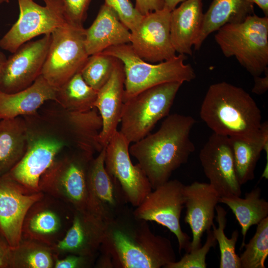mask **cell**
Listing matches in <instances>:
<instances>
[{"label": "cell", "instance_id": "cell-1", "mask_svg": "<svg viewBox=\"0 0 268 268\" xmlns=\"http://www.w3.org/2000/svg\"><path fill=\"white\" fill-rule=\"evenodd\" d=\"M99 252L110 259L113 268H165L176 261L171 241L153 233L147 221L129 209L107 223Z\"/></svg>", "mask_w": 268, "mask_h": 268}, {"label": "cell", "instance_id": "cell-2", "mask_svg": "<svg viewBox=\"0 0 268 268\" xmlns=\"http://www.w3.org/2000/svg\"><path fill=\"white\" fill-rule=\"evenodd\" d=\"M196 122L190 116L168 115L158 131L129 147L130 154L137 161L152 190L169 180L195 150L190 134Z\"/></svg>", "mask_w": 268, "mask_h": 268}, {"label": "cell", "instance_id": "cell-3", "mask_svg": "<svg viewBox=\"0 0 268 268\" xmlns=\"http://www.w3.org/2000/svg\"><path fill=\"white\" fill-rule=\"evenodd\" d=\"M200 116L216 134L249 141L262 136V115L255 100L242 88L225 81L209 86Z\"/></svg>", "mask_w": 268, "mask_h": 268}, {"label": "cell", "instance_id": "cell-4", "mask_svg": "<svg viewBox=\"0 0 268 268\" xmlns=\"http://www.w3.org/2000/svg\"><path fill=\"white\" fill-rule=\"evenodd\" d=\"M101 53L116 58L123 64L125 74L124 102L157 85L171 82L183 83L196 78L193 67L184 63L186 55L179 54L169 60L154 64L141 59L130 44L111 47Z\"/></svg>", "mask_w": 268, "mask_h": 268}, {"label": "cell", "instance_id": "cell-5", "mask_svg": "<svg viewBox=\"0 0 268 268\" xmlns=\"http://www.w3.org/2000/svg\"><path fill=\"white\" fill-rule=\"evenodd\" d=\"M214 35L227 58L234 57L253 77L260 76L268 66V17L253 13L243 21L226 24Z\"/></svg>", "mask_w": 268, "mask_h": 268}, {"label": "cell", "instance_id": "cell-6", "mask_svg": "<svg viewBox=\"0 0 268 268\" xmlns=\"http://www.w3.org/2000/svg\"><path fill=\"white\" fill-rule=\"evenodd\" d=\"M93 155L65 148L40 178L41 192L69 205L74 210H87L88 173Z\"/></svg>", "mask_w": 268, "mask_h": 268}, {"label": "cell", "instance_id": "cell-7", "mask_svg": "<svg viewBox=\"0 0 268 268\" xmlns=\"http://www.w3.org/2000/svg\"><path fill=\"white\" fill-rule=\"evenodd\" d=\"M27 146L20 161L3 175L32 192H40L39 182L57 155L68 148L65 140L33 115L24 116Z\"/></svg>", "mask_w": 268, "mask_h": 268}, {"label": "cell", "instance_id": "cell-8", "mask_svg": "<svg viewBox=\"0 0 268 268\" xmlns=\"http://www.w3.org/2000/svg\"><path fill=\"white\" fill-rule=\"evenodd\" d=\"M182 84L157 85L124 102L119 132L130 144L146 136L159 120L169 115Z\"/></svg>", "mask_w": 268, "mask_h": 268}, {"label": "cell", "instance_id": "cell-9", "mask_svg": "<svg viewBox=\"0 0 268 268\" xmlns=\"http://www.w3.org/2000/svg\"><path fill=\"white\" fill-rule=\"evenodd\" d=\"M84 30L83 27L68 23L51 33L41 75L57 89L80 72L89 57L84 44Z\"/></svg>", "mask_w": 268, "mask_h": 268}, {"label": "cell", "instance_id": "cell-10", "mask_svg": "<svg viewBox=\"0 0 268 268\" xmlns=\"http://www.w3.org/2000/svg\"><path fill=\"white\" fill-rule=\"evenodd\" d=\"M44 5L34 0H17L19 15L16 22L0 39V47L11 53L32 38L51 34L68 24L61 0H43Z\"/></svg>", "mask_w": 268, "mask_h": 268}, {"label": "cell", "instance_id": "cell-11", "mask_svg": "<svg viewBox=\"0 0 268 268\" xmlns=\"http://www.w3.org/2000/svg\"><path fill=\"white\" fill-rule=\"evenodd\" d=\"M184 185L178 180H168L152 190L133 211L137 219L154 221L176 237L179 251L190 250V238L183 232L180 217L185 207Z\"/></svg>", "mask_w": 268, "mask_h": 268}, {"label": "cell", "instance_id": "cell-12", "mask_svg": "<svg viewBox=\"0 0 268 268\" xmlns=\"http://www.w3.org/2000/svg\"><path fill=\"white\" fill-rule=\"evenodd\" d=\"M74 209L65 202L44 194L28 209L23 223L21 237L53 247L70 227Z\"/></svg>", "mask_w": 268, "mask_h": 268}, {"label": "cell", "instance_id": "cell-13", "mask_svg": "<svg viewBox=\"0 0 268 268\" xmlns=\"http://www.w3.org/2000/svg\"><path fill=\"white\" fill-rule=\"evenodd\" d=\"M105 157V147L90 163L87 210L108 223L127 211L129 203L119 182L106 171Z\"/></svg>", "mask_w": 268, "mask_h": 268}, {"label": "cell", "instance_id": "cell-14", "mask_svg": "<svg viewBox=\"0 0 268 268\" xmlns=\"http://www.w3.org/2000/svg\"><path fill=\"white\" fill-rule=\"evenodd\" d=\"M130 143L118 131L105 147V167L120 184L129 203L136 207L152 190L150 182L138 163L133 164Z\"/></svg>", "mask_w": 268, "mask_h": 268}, {"label": "cell", "instance_id": "cell-15", "mask_svg": "<svg viewBox=\"0 0 268 268\" xmlns=\"http://www.w3.org/2000/svg\"><path fill=\"white\" fill-rule=\"evenodd\" d=\"M51 41V34L21 45L6 59L0 78V91L12 93L31 85L41 75Z\"/></svg>", "mask_w": 268, "mask_h": 268}, {"label": "cell", "instance_id": "cell-16", "mask_svg": "<svg viewBox=\"0 0 268 268\" xmlns=\"http://www.w3.org/2000/svg\"><path fill=\"white\" fill-rule=\"evenodd\" d=\"M170 12L163 8L144 15L131 32L130 44L143 61L160 63L176 56L170 37Z\"/></svg>", "mask_w": 268, "mask_h": 268}, {"label": "cell", "instance_id": "cell-17", "mask_svg": "<svg viewBox=\"0 0 268 268\" xmlns=\"http://www.w3.org/2000/svg\"><path fill=\"white\" fill-rule=\"evenodd\" d=\"M199 158L209 184L220 197L241 195L229 137L213 133L201 149Z\"/></svg>", "mask_w": 268, "mask_h": 268}, {"label": "cell", "instance_id": "cell-18", "mask_svg": "<svg viewBox=\"0 0 268 268\" xmlns=\"http://www.w3.org/2000/svg\"><path fill=\"white\" fill-rule=\"evenodd\" d=\"M5 176L0 177V230L12 249L21 238L23 223L31 205L43 197Z\"/></svg>", "mask_w": 268, "mask_h": 268}, {"label": "cell", "instance_id": "cell-19", "mask_svg": "<svg viewBox=\"0 0 268 268\" xmlns=\"http://www.w3.org/2000/svg\"><path fill=\"white\" fill-rule=\"evenodd\" d=\"M107 223L88 210H74L72 224L53 249L58 257L69 254L98 256Z\"/></svg>", "mask_w": 268, "mask_h": 268}, {"label": "cell", "instance_id": "cell-20", "mask_svg": "<svg viewBox=\"0 0 268 268\" xmlns=\"http://www.w3.org/2000/svg\"><path fill=\"white\" fill-rule=\"evenodd\" d=\"M184 194L186 208L185 221L189 225L193 236L191 251L201 246V237L214 224L215 207L220 197L209 183L197 181L185 185Z\"/></svg>", "mask_w": 268, "mask_h": 268}, {"label": "cell", "instance_id": "cell-21", "mask_svg": "<svg viewBox=\"0 0 268 268\" xmlns=\"http://www.w3.org/2000/svg\"><path fill=\"white\" fill-rule=\"evenodd\" d=\"M125 80L124 66L118 59L110 77L97 92L94 107L102 121L99 141L103 147L118 131L124 104Z\"/></svg>", "mask_w": 268, "mask_h": 268}, {"label": "cell", "instance_id": "cell-22", "mask_svg": "<svg viewBox=\"0 0 268 268\" xmlns=\"http://www.w3.org/2000/svg\"><path fill=\"white\" fill-rule=\"evenodd\" d=\"M202 0H186L170 12V37L179 54L192 55L203 18Z\"/></svg>", "mask_w": 268, "mask_h": 268}, {"label": "cell", "instance_id": "cell-23", "mask_svg": "<svg viewBox=\"0 0 268 268\" xmlns=\"http://www.w3.org/2000/svg\"><path fill=\"white\" fill-rule=\"evenodd\" d=\"M131 32L110 7L103 4L97 15L84 30V44L89 56L106 49L130 43Z\"/></svg>", "mask_w": 268, "mask_h": 268}, {"label": "cell", "instance_id": "cell-24", "mask_svg": "<svg viewBox=\"0 0 268 268\" xmlns=\"http://www.w3.org/2000/svg\"><path fill=\"white\" fill-rule=\"evenodd\" d=\"M57 88L40 75L28 87L12 93L0 91V120L31 115L56 100Z\"/></svg>", "mask_w": 268, "mask_h": 268}, {"label": "cell", "instance_id": "cell-25", "mask_svg": "<svg viewBox=\"0 0 268 268\" xmlns=\"http://www.w3.org/2000/svg\"><path fill=\"white\" fill-rule=\"evenodd\" d=\"M253 13L254 4L246 0H213L203 14L195 49L199 50L205 39L223 25L242 22Z\"/></svg>", "mask_w": 268, "mask_h": 268}, {"label": "cell", "instance_id": "cell-26", "mask_svg": "<svg viewBox=\"0 0 268 268\" xmlns=\"http://www.w3.org/2000/svg\"><path fill=\"white\" fill-rule=\"evenodd\" d=\"M27 146L26 127L22 116L0 120V177L20 161Z\"/></svg>", "mask_w": 268, "mask_h": 268}, {"label": "cell", "instance_id": "cell-27", "mask_svg": "<svg viewBox=\"0 0 268 268\" xmlns=\"http://www.w3.org/2000/svg\"><path fill=\"white\" fill-rule=\"evenodd\" d=\"M219 202L227 205L235 215L241 228L243 236L241 249H243L249 228L257 225L268 216V202L261 198V189L258 187L245 195L220 197Z\"/></svg>", "mask_w": 268, "mask_h": 268}, {"label": "cell", "instance_id": "cell-28", "mask_svg": "<svg viewBox=\"0 0 268 268\" xmlns=\"http://www.w3.org/2000/svg\"><path fill=\"white\" fill-rule=\"evenodd\" d=\"M262 136L255 141L238 137H229L232 148L235 170L240 184L242 185L255 178V171L263 149L268 151V125L262 124Z\"/></svg>", "mask_w": 268, "mask_h": 268}, {"label": "cell", "instance_id": "cell-29", "mask_svg": "<svg viewBox=\"0 0 268 268\" xmlns=\"http://www.w3.org/2000/svg\"><path fill=\"white\" fill-rule=\"evenodd\" d=\"M97 92L78 72L57 89L55 102L69 111L85 112L95 108Z\"/></svg>", "mask_w": 268, "mask_h": 268}, {"label": "cell", "instance_id": "cell-30", "mask_svg": "<svg viewBox=\"0 0 268 268\" xmlns=\"http://www.w3.org/2000/svg\"><path fill=\"white\" fill-rule=\"evenodd\" d=\"M55 258L52 247L21 237L12 249L11 268H54Z\"/></svg>", "mask_w": 268, "mask_h": 268}, {"label": "cell", "instance_id": "cell-31", "mask_svg": "<svg viewBox=\"0 0 268 268\" xmlns=\"http://www.w3.org/2000/svg\"><path fill=\"white\" fill-rule=\"evenodd\" d=\"M216 220L218 223L216 227L213 224L212 226V233L218 242L220 252V268H241L239 256L235 251L236 244L239 237L237 230L233 231L230 238L225 235L224 230L227 224V211L221 206L217 205Z\"/></svg>", "mask_w": 268, "mask_h": 268}, {"label": "cell", "instance_id": "cell-32", "mask_svg": "<svg viewBox=\"0 0 268 268\" xmlns=\"http://www.w3.org/2000/svg\"><path fill=\"white\" fill-rule=\"evenodd\" d=\"M239 256L241 268H265L268 255V217L257 224L256 232Z\"/></svg>", "mask_w": 268, "mask_h": 268}, {"label": "cell", "instance_id": "cell-33", "mask_svg": "<svg viewBox=\"0 0 268 268\" xmlns=\"http://www.w3.org/2000/svg\"><path fill=\"white\" fill-rule=\"evenodd\" d=\"M117 61L116 58L102 53L91 55L80 72L86 83L98 91L110 77Z\"/></svg>", "mask_w": 268, "mask_h": 268}, {"label": "cell", "instance_id": "cell-34", "mask_svg": "<svg viewBox=\"0 0 268 268\" xmlns=\"http://www.w3.org/2000/svg\"><path fill=\"white\" fill-rule=\"evenodd\" d=\"M206 233V239L203 246L186 253L179 261L167 265L165 268H206V255L217 244L212 231L207 230Z\"/></svg>", "mask_w": 268, "mask_h": 268}, {"label": "cell", "instance_id": "cell-35", "mask_svg": "<svg viewBox=\"0 0 268 268\" xmlns=\"http://www.w3.org/2000/svg\"><path fill=\"white\" fill-rule=\"evenodd\" d=\"M104 3L115 11L130 32L136 28L142 17L129 0H105Z\"/></svg>", "mask_w": 268, "mask_h": 268}, {"label": "cell", "instance_id": "cell-36", "mask_svg": "<svg viewBox=\"0 0 268 268\" xmlns=\"http://www.w3.org/2000/svg\"><path fill=\"white\" fill-rule=\"evenodd\" d=\"M68 23L83 28L87 11L91 0H61Z\"/></svg>", "mask_w": 268, "mask_h": 268}, {"label": "cell", "instance_id": "cell-37", "mask_svg": "<svg viewBox=\"0 0 268 268\" xmlns=\"http://www.w3.org/2000/svg\"><path fill=\"white\" fill-rule=\"evenodd\" d=\"M98 256L69 254L61 257L55 255L54 268H90L94 267Z\"/></svg>", "mask_w": 268, "mask_h": 268}, {"label": "cell", "instance_id": "cell-38", "mask_svg": "<svg viewBox=\"0 0 268 268\" xmlns=\"http://www.w3.org/2000/svg\"><path fill=\"white\" fill-rule=\"evenodd\" d=\"M12 249L0 230V268H11Z\"/></svg>", "mask_w": 268, "mask_h": 268}, {"label": "cell", "instance_id": "cell-39", "mask_svg": "<svg viewBox=\"0 0 268 268\" xmlns=\"http://www.w3.org/2000/svg\"><path fill=\"white\" fill-rule=\"evenodd\" d=\"M161 0H135V8L142 15L163 8Z\"/></svg>", "mask_w": 268, "mask_h": 268}, {"label": "cell", "instance_id": "cell-40", "mask_svg": "<svg viewBox=\"0 0 268 268\" xmlns=\"http://www.w3.org/2000/svg\"><path fill=\"white\" fill-rule=\"evenodd\" d=\"M268 68L266 69L264 72L265 76L261 77L260 76H255L254 85L252 89L253 93L257 95H262L265 93L268 89Z\"/></svg>", "mask_w": 268, "mask_h": 268}, {"label": "cell", "instance_id": "cell-41", "mask_svg": "<svg viewBox=\"0 0 268 268\" xmlns=\"http://www.w3.org/2000/svg\"><path fill=\"white\" fill-rule=\"evenodd\" d=\"M253 4H256L263 11L265 16L268 17V0H246Z\"/></svg>", "mask_w": 268, "mask_h": 268}, {"label": "cell", "instance_id": "cell-42", "mask_svg": "<svg viewBox=\"0 0 268 268\" xmlns=\"http://www.w3.org/2000/svg\"><path fill=\"white\" fill-rule=\"evenodd\" d=\"M164 4V7L171 11L176 7L178 4L186 0H161Z\"/></svg>", "mask_w": 268, "mask_h": 268}, {"label": "cell", "instance_id": "cell-43", "mask_svg": "<svg viewBox=\"0 0 268 268\" xmlns=\"http://www.w3.org/2000/svg\"><path fill=\"white\" fill-rule=\"evenodd\" d=\"M6 59L5 57L4 56V55L2 53L0 52V78L1 69Z\"/></svg>", "mask_w": 268, "mask_h": 268}, {"label": "cell", "instance_id": "cell-44", "mask_svg": "<svg viewBox=\"0 0 268 268\" xmlns=\"http://www.w3.org/2000/svg\"><path fill=\"white\" fill-rule=\"evenodd\" d=\"M10 0H0V4L3 3H7Z\"/></svg>", "mask_w": 268, "mask_h": 268}]
</instances>
